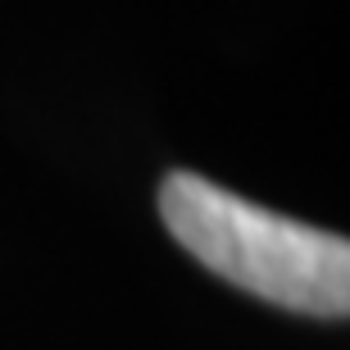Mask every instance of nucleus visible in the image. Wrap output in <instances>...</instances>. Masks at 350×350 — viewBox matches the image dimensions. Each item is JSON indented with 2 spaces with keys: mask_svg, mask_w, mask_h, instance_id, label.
<instances>
[{
  "mask_svg": "<svg viewBox=\"0 0 350 350\" xmlns=\"http://www.w3.org/2000/svg\"><path fill=\"white\" fill-rule=\"evenodd\" d=\"M159 214L187 255L223 282L282 310L346 319L350 310V246L346 237L296 223L223 191L200 173H169L159 187Z\"/></svg>",
  "mask_w": 350,
  "mask_h": 350,
  "instance_id": "1",
  "label": "nucleus"
}]
</instances>
